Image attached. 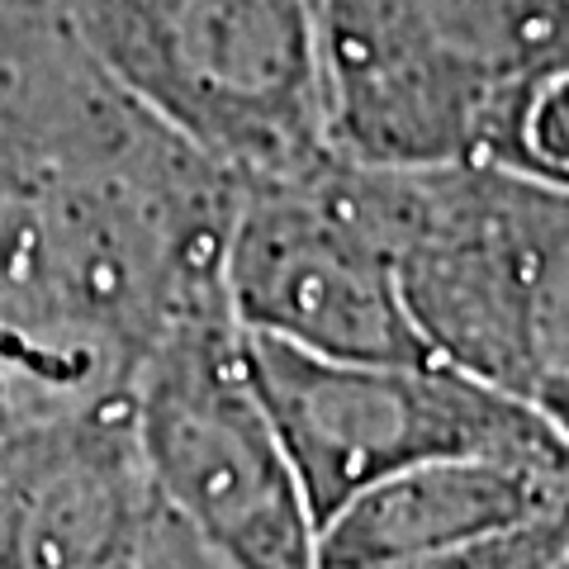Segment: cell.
Segmentation results:
<instances>
[{"label": "cell", "instance_id": "6da1fadb", "mask_svg": "<svg viewBox=\"0 0 569 569\" xmlns=\"http://www.w3.org/2000/svg\"><path fill=\"white\" fill-rule=\"evenodd\" d=\"M238 181L152 119L43 0H0V432L119 403L228 309Z\"/></svg>", "mask_w": 569, "mask_h": 569}, {"label": "cell", "instance_id": "7a4b0ae2", "mask_svg": "<svg viewBox=\"0 0 569 569\" xmlns=\"http://www.w3.org/2000/svg\"><path fill=\"white\" fill-rule=\"evenodd\" d=\"M422 351L569 441V190L485 162L370 167Z\"/></svg>", "mask_w": 569, "mask_h": 569}, {"label": "cell", "instance_id": "3957f363", "mask_svg": "<svg viewBox=\"0 0 569 569\" xmlns=\"http://www.w3.org/2000/svg\"><path fill=\"white\" fill-rule=\"evenodd\" d=\"M569 39V0H313L332 152L479 162L512 91Z\"/></svg>", "mask_w": 569, "mask_h": 569}, {"label": "cell", "instance_id": "277c9868", "mask_svg": "<svg viewBox=\"0 0 569 569\" xmlns=\"http://www.w3.org/2000/svg\"><path fill=\"white\" fill-rule=\"evenodd\" d=\"M152 119L233 181L332 152L313 0H48Z\"/></svg>", "mask_w": 569, "mask_h": 569}, {"label": "cell", "instance_id": "5b68a950", "mask_svg": "<svg viewBox=\"0 0 569 569\" xmlns=\"http://www.w3.org/2000/svg\"><path fill=\"white\" fill-rule=\"evenodd\" d=\"M247 370L313 522L361 489L432 460H569V441L527 403L432 356L351 361L242 332Z\"/></svg>", "mask_w": 569, "mask_h": 569}, {"label": "cell", "instance_id": "8992f818", "mask_svg": "<svg viewBox=\"0 0 569 569\" xmlns=\"http://www.w3.org/2000/svg\"><path fill=\"white\" fill-rule=\"evenodd\" d=\"M157 493L223 569H318V522L257 399L242 328L228 309L181 323L129 395Z\"/></svg>", "mask_w": 569, "mask_h": 569}, {"label": "cell", "instance_id": "52a82bcc", "mask_svg": "<svg viewBox=\"0 0 569 569\" xmlns=\"http://www.w3.org/2000/svg\"><path fill=\"white\" fill-rule=\"evenodd\" d=\"M223 299L242 332L318 356H427L408 323L370 176L342 152L238 181Z\"/></svg>", "mask_w": 569, "mask_h": 569}, {"label": "cell", "instance_id": "ba28073f", "mask_svg": "<svg viewBox=\"0 0 569 569\" xmlns=\"http://www.w3.org/2000/svg\"><path fill=\"white\" fill-rule=\"evenodd\" d=\"M129 399L0 432V569H96L152 503Z\"/></svg>", "mask_w": 569, "mask_h": 569}, {"label": "cell", "instance_id": "9c48e42d", "mask_svg": "<svg viewBox=\"0 0 569 569\" xmlns=\"http://www.w3.org/2000/svg\"><path fill=\"white\" fill-rule=\"evenodd\" d=\"M479 162L569 190V39L512 91Z\"/></svg>", "mask_w": 569, "mask_h": 569}, {"label": "cell", "instance_id": "30bf717a", "mask_svg": "<svg viewBox=\"0 0 569 569\" xmlns=\"http://www.w3.org/2000/svg\"><path fill=\"white\" fill-rule=\"evenodd\" d=\"M318 569H569V508L537 518L475 531L460 541L418 546L403 556L361 565H318Z\"/></svg>", "mask_w": 569, "mask_h": 569}]
</instances>
